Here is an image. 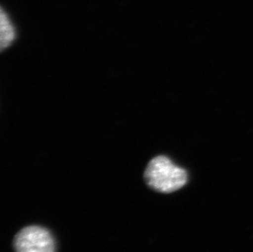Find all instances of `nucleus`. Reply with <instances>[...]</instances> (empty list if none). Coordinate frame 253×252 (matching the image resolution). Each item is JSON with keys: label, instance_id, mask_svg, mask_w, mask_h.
<instances>
[{"label": "nucleus", "instance_id": "obj_1", "mask_svg": "<svg viewBox=\"0 0 253 252\" xmlns=\"http://www.w3.org/2000/svg\"><path fill=\"white\" fill-rule=\"evenodd\" d=\"M144 179L153 190L170 193L186 184L188 174L168 157L158 156L151 160L146 167Z\"/></svg>", "mask_w": 253, "mask_h": 252}, {"label": "nucleus", "instance_id": "obj_2", "mask_svg": "<svg viewBox=\"0 0 253 252\" xmlns=\"http://www.w3.org/2000/svg\"><path fill=\"white\" fill-rule=\"evenodd\" d=\"M15 252H54L55 242L45 228L28 226L22 228L13 241Z\"/></svg>", "mask_w": 253, "mask_h": 252}, {"label": "nucleus", "instance_id": "obj_3", "mask_svg": "<svg viewBox=\"0 0 253 252\" xmlns=\"http://www.w3.org/2000/svg\"><path fill=\"white\" fill-rule=\"evenodd\" d=\"M16 37L14 27L12 26L7 15L1 8L0 13V47L3 50L12 44Z\"/></svg>", "mask_w": 253, "mask_h": 252}]
</instances>
